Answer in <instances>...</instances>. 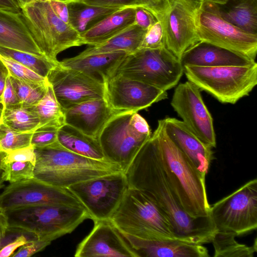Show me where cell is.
Segmentation results:
<instances>
[{
    "label": "cell",
    "mask_w": 257,
    "mask_h": 257,
    "mask_svg": "<svg viewBox=\"0 0 257 257\" xmlns=\"http://www.w3.org/2000/svg\"><path fill=\"white\" fill-rule=\"evenodd\" d=\"M42 205L83 207L68 188L56 187L34 177L10 183L0 194V207L5 210Z\"/></svg>",
    "instance_id": "14"
},
{
    "label": "cell",
    "mask_w": 257,
    "mask_h": 257,
    "mask_svg": "<svg viewBox=\"0 0 257 257\" xmlns=\"http://www.w3.org/2000/svg\"><path fill=\"white\" fill-rule=\"evenodd\" d=\"M2 113H3V106L1 104H0V123L2 122Z\"/></svg>",
    "instance_id": "55"
},
{
    "label": "cell",
    "mask_w": 257,
    "mask_h": 257,
    "mask_svg": "<svg viewBox=\"0 0 257 257\" xmlns=\"http://www.w3.org/2000/svg\"><path fill=\"white\" fill-rule=\"evenodd\" d=\"M9 75V73L7 68L0 59V104H1L6 81Z\"/></svg>",
    "instance_id": "48"
},
{
    "label": "cell",
    "mask_w": 257,
    "mask_h": 257,
    "mask_svg": "<svg viewBox=\"0 0 257 257\" xmlns=\"http://www.w3.org/2000/svg\"><path fill=\"white\" fill-rule=\"evenodd\" d=\"M165 48L162 27L157 21L147 30L139 49L157 50Z\"/></svg>",
    "instance_id": "38"
},
{
    "label": "cell",
    "mask_w": 257,
    "mask_h": 257,
    "mask_svg": "<svg viewBox=\"0 0 257 257\" xmlns=\"http://www.w3.org/2000/svg\"><path fill=\"white\" fill-rule=\"evenodd\" d=\"M67 3L69 24L79 35L88 30L105 17L121 9L98 7L77 1H72Z\"/></svg>",
    "instance_id": "29"
},
{
    "label": "cell",
    "mask_w": 257,
    "mask_h": 257,
    "mask_svg": "<svg viewBox=\"0 0 257 257\" xmlns=\"http://www.w3.org/2000/svg\"><path fill=\"white\" fill-rule=\"evenodd\" d=\"M0 55L11 59L46 78L50 71L59 62H54L46 57L0 46Z\"/></svg>",
    "instance_id": "33"
},
{
    "label": "cell",
    "mask_w": 257,
    "mask_h": 257,
    "mask_svg": "<svg viewBox=\"0 0 257 257\" xmlns=\"http://www.w3.org/2000/svg\"><path fill=\"white\" fill-rule=\"evenodd\" d=\"M200 42L209 43L254 60L257 35L247 33L224 20L215 4L204 1L200 15Z\"/></svg>",
    "instance_id": "13"
},
{
    "label": "cell",
    "mask_w": 257,
    "mask_h": 257,
    "mask_svg": "<svg viewBox=\"0 0 257 257\" xmlns=\"http://www.w3.org/2000/svg\"><path fill=\"white\" fill-rule=\"evenodd\" d=\"M153 135L159 160L168 182L180 205L194 218L209 217L205 176L175 145L167 134L163 119Z\"/></svg>",
    "instance_id": "2"
},
{
    "label": "cell",
    "mask_w": 257,
    "mask_h": 257,
    "mask_svg": "<svg viewBox=\"0 0 257 257\" xmlns=\"http://www.w3.org/2000/svg\"><path fill=\"white\" fill-rule=\"evenodd\" d=\"M9 230V219L5 209L0 207V240L7 235Z\"/></svg>",
    "instance_id": "47"
},
{
    "label": "cell",
    "mask_w": 257,
    "mask_h": 257,
    "mask_svg": "<svg viewBox=\"0 0 257 257\" xmlns=\"http://www.w3.org/2000/svg\"><path fill=\"white\" fill-rule=\"evenodd\" d=\"M9 75L12 84L22 103L28 106L36 105L45 95L48 84L47 80L42 83L28 82Z\"/></svg>",
    "instance_id": "34"
},
{
    "label": "cell",
    "mask_w": 257,
    "mask_h": 257,
    "mask_svg": "<svg viewBox=\"0 0 257 257\" xmlns=\"http://www.w3.org/2000/svg\"><path fill=\"white\" fill-rule=\"evenodd\" d=\"M135 24V7L118 10L80 35L82 45H100Z\"/></svg>",
    "instance_id": "25"
},
{
    "label": "cell",
    "mask_w": 257,
    "mask_h": 257,
    "mask_svg": "<svg viewBox=\"0 0 257 257\" xmlns=\"http://www.w3.org/2000/svg\"><path fill=\"white\" fill-rule=\"evenodd\" d=\"M204 1L209 2H211V3H212L214 4H219V5L223 4L227 1V0H204Z\"/></svg>",
    "instance_id": "54"
},
{
    "label": "cell",
    "mask_w": 257,
    "mask_h": 257,
    "mask_svg": "<svg viewBox=\"0 0 257 257\" xmlns=\"http://www.w3.org/2000/svg\"><path fill=\"white\" fill-rule=\"evenodd\" d=\"M51 242L39 239L29 240L19 248V249L12 255L13 257H30L36 253L42 251Z\"/></svg>",
    "instance_id": "40"
},
{
    "label": "cell",
    "mask_w": 257,
    "mask_h": 257,
    "mask_svg": "<svg viewBox=\"0 0 257 257\" xmlns=\"http://www.w3.org/2000/svg\"><path fill=\"white\" fill-rule=\"evenodd\" d=\"M47 80L63 109L96 98H105V83L82 71L66 68L58 63Z\"/></svg>",
    "instance_id": "16"
},
{
    "label": "cell",
    "mask_w": 257,
    "mask_h": 257,
    "mask_svg": "<svg viewBox=\"0 0 257 257\" xmlns=\"http://www.w3.org/2000/svg\"><path fill=\"white\" fill-rule=\"evenodd\" d=\"M21 103L12 84L10 75L8 76L2 95L3 107Z\"/></svg>",
    "instance_id": "44"
},
{
    "label": "cell",
    "mask_w": 257,
    "mask_h": 257,
    "mask_svg": "<svg viewBox=\"0 0 257 257\" xmlns=\"http://www.w3.org/2000/svg\"><path fill=\"white\" fill-rule=\"evenodd\" d=\"M151 135L146 119L138 112L130 111L112 117L98 140L106 160L118 165L124 172Z\"/></svg>",
    "instance_id": "8"
},
{
    "label": "cell",
    "mask_w": 257,
    "mask_h": 257,
    "mask_svg": "<svg viewBox=\"0 0 257 257\" xmlns=\"http://www.w3.org/2000/svg\"><path fill=\"white\" fill-rule=\"evenodd\" d=\"M93 221L92 230L78 244L75 257H138L110 220Z\"/></svg>",
    "instance_id": "18"
},
{
    "label": "cell",
    "mask_w": 257,
    "mask_h": 257,
    "mask_svg": "<svg viewBox=\"0 0 257 257\" xmlns=\"http://www.w3.org/2000/svg\"><path fill=\"white\" fill-rule=\"evenodd\" d=\"M128 54L117 51L75 56L59 63L63 67L82 71L105 83L113 76L117 68Z\"/></svg>",
    "instance_id": "24"
},
{
    "label": "cell",
    "mask_w": 257,
    "mask_h": 257,
    "mask_svg": "<svg viewBox=\"0 0 257 257\" xmlns=\"http://www.w3.org/2000/svg\"><path fill=\"white\" fill-rule=\"evenodd\" d=\"M146 31L135 24L105 42L88 47L76 56L117 51L134 53L139 50Z\"/></svg>",
    "instance_id": "28"
},
{
    "label": "cell",
    "mask_w": 257,
    "mask_h": 257,
    "mask_svg": "<svg viewBox=\"0 0 257 257\" xmlns=\"http://www.w3.org/2000/svg\"><path fill=\"white\" fill-rule=\"evenodd\" d=\"M16 233L17 232L8 231L6 236L0 240V249L18 235V234Z\"/></svg>",
    "instance_id": "51"
},
{
    "label": "cell",
    "mask_w": 257,
    "mask_h": 257,
    "mask_svg": "<svg viewBox=\"0 0 257 257\" xmlns=\"http://www.w3.org/2000/svg\"><path fill=\"white\" fill-rule=\"evenodd\" d=\"M13 161H30L35 164L36 156L34 148L31 145L7 152L3 161L8 162Z\"/></svg>",
    "instance_id": "42"
},
{
    "label": "cell",
    "mask_w": 257,
    "mask_h": 257,
    "mask_svg": "<svg viewBox=\"0 0 257 257\" xmlns=\"http://www.w3.org/2000/svg\"><path fill=\"white\" fill-rule=\"evenodd\" d=\"M59 128L53 127H41L33 134L31 145L34 148H43L50 146L58 142Z\"/></svg>",
    "instance_id": "39"
},
{
    "label": "cell",
    "mask_w": 257,
    "mask_h": 257,
    "mask_svg": "<svg viewBox=\"0 0 257 257\" xmlns=\"http://www.w3.org/2000/svg\"><path fill=\"white\" fill-rule=\"evenodd\" d=\"M93 6L110 8H124L141 6L137 0H75Z\"/></svg>",
    "instance_id": "41"
},
{
    "label": "cell",
    "mask_w": 257,
    "mask_h": 257,
    "mask_svg": "<svg viewBox=\"0 0 257 257\" xmlns=\"http://www.w3.org/2000/svg\"><path fill=\"white\" fill-rule=\"evenodd\" d=\"M61 1H62L64 2H66V3H68V2H69L70 1H72V0H61Z\"/></svg>",
    "instance_id": "56"
},
{
    "label": "cell",
    "mask_w": 257,
    "mask_h": 257,
    "mask_svg": "<svg viewBox=\"0 0 257 257\" xmlns=\"http://www.w3.org/2000/svg\"><path fill=\"white\" fill-rule=\"evenodd\" d=\"M188 81L223 103L235 104L257 84V63L243 66H183Z\"/></svg>",
    "instance_id": "7"
},
{
    "label": "cell",
    "mask_w": 257,
    "mask_h": 257,
    "mask_svg": "<svg viewBox=\"0 0 257 257\" xmlns=\"http://www.w3.org/2000/svg\"><path fill=\"white\" fill-rule=\"evenodd\" d=\"M49 1L56 15L64 22L69 24L67 3L61 0H49Z\"/></svg>",
    "instance_id": "46"
},
{
    "label": "cell",
    "mask_w": 257,
    "mask_h": 257,
    "mask_svg": "<svg viewBox=\"0 0 257 257\" xmlns=\"http://www.w3.org/2000/svg\"><path fill=\"white\" fill-rule=\"evenodd\" d=\"M167 98L166 90L120 75L105 83V99L111 108L120 111L138 112Z\"/></svg>",
    "instance_id": "17"
},
{
    "label": "cell",
    "mask_w": 257,
    "mask_h": 257,
    "mask_svg": "<svg viewBox=\"0 0 257 257\" xmlns=\"http://www.w3.org/2000/svg\"><path fill=\"white\" fill-rule=\"evenodd\" d=\"M128 188L120 171L82 181L68 187L93 221L110 220Z\"/></svg>",
    "instance_id": "12"
},
{
    "label": "cell",
    "mask_w": 257,
    "mask_h": 257,
    "mask_svg": "<svg viewBox=\"0 0 257 257\" xmlns=\"http://www.w3.org/2000/svg\"><path fill=\"white\" fill-rule=\"evenodd\" d=\"M157 20L147 9L141 6L135 7V24L147 30Z\"/></svg>",
    "instance_id": "43"
},
{
    "label": "cell",
    "mask_w": 257,
    "mask_h": 257,
    "mask_svg": "<svg viewBox=\"0 0 257 257\" xmlns=\"http://www.w3.org/2000/svg\"><path fill=\"white\" fill-rule=\"evenodd\" d=\"M28 240L23 234L18 235L13 240L0 249V257L12 256L15 250L26 243Z\"/></svg>",
    "instance_id": "45"
},
{
    "label": "cell",
    "mask_w": 257,
    "mask_h": 257,
    "mask_svg": "<svg viewBox=\"0 0 257 257\" xmlns=\"http://www.w3.org/2000/svg\"><path fill=\"white\" fill-rule=\"evenodd\" d=\"M180 61L183 66L201 67L243 66L255 62L225 49L201 42L188 49Z\"/></svg>",
    "instance_id": "23"
},
{
    "label": "cell",
    "mask_w": 257,
    "mask_h": 257,
    "mask_svg": "<svg viewBox=\"0 0 257 257\" xmlns=\"http://www.w3.org/2000/svg\"><path fill=\"white\" fill-rule=\"evenodd\" d=\"M110 220L120 233L138 238L182 241L157 204L136 189L128 188Z\"/></svg>",
    "instance_id": "4"
},
{
    "label": "cell",
    "mask_w": 257,
    "mask_h": 257,
    "mask_svg": "<svg viewBox=\"0 0 257 257\" xmlns=\"http://www.w3.org/2000/svg\"><path fill=\"white\" fill-rule=\"evenodd\" d=\"M201 90L188 81L176 87L171 104L182 121L199 139L216 146L213 120L201 95Z\"/></svg>",
    "instance_id": "15"
},
{
    "label": "cell",
    "mask_w": 257,
    "mask_h": 257,
    "mask_svg": "<svg viewBox=\"0 0 257 257\" xmlns=\"http://www.w3.org/2000/svg\"><path fill=\"white\" fill-rule=\"evenodd\" d=\"M183 73L180 60L165 48L139 49L128 54L113 76L120 75L167 91L177 85Z\"/></svg>",
    "instance_id": "10"
},
{
    "label": "cell",
    "mask_w": 257,
    "mask_h": 257,
    "mask_svg": "<svg viewBox=\"0 0 257 257\" xmlns=\"http://www.w3.org/2000/svg\"><path fill=\"white\" fill-rule=\"evenodd\" d=\"M204 0H161L146 9L162 29L165 47L180 60L183 54L200 42L198 26Z\"/></svg>",
    "instance_id": "6"
},
{
    "label": "cell",
    "mask_w": 257,
    "mask_h": 257,
    "mask_svg": "<svg viewBox=\"0 0 257 257\" xmlns=\"http://www.w3.org/2000/svg\"><path fill=\"white\" fill-rule=\"evenodd\" d=\"M23 19L44 55L57 62L60 52L82 45L80 35L55 13L49 0H39L21 8Z\"/></svg>",
    "instance_id": "9"
},
{
    "label": "cell",
    "mask_w": 257,
    "mask_h": 257,
    "mask_svg": "<svg viewBox=\"0 0 257 257\" xmlns=\"http://www.w3.org/2000/svg\"><path fill=\"white\" fill-rule=\"evenodd\" d=\"M0 59L7 68L9 74L19 80L37 83H42L47 81L46 78L11 59L0 55Z\"/></svg>",
    "instance_id": "37"
},
{
    "label": "cell",
    "mask_w": 257,
    "mask_h": 257,
    "mask_svg": "<svg viewBox=\"0 0 257 257\" xmlns=\"http://www.w3.org/2000/svg\"><path fill=\"white\" fill-rule=\"evenodd\" d=\"M40 119L38 127H53L59 128L65 123L64 112L57 101L50 84H48L46 92L36 105H32Z\"/></svg>",
    "instance_id": "32"
},
{
    "label": "cell",
    "mask_w": 257,
    "mask_h": 257,
    "mask_svg": "<svg viewBox=\"0 0 257 257\" xmlns=\"http://www.w3.org/2000/svg\"><path fill=\"white\" fill-rule=\"evenodd\" d=\"M236 235L231 232L218 231L214 234L211 243L214 257H253L257 251L256 239L251 246L238 242Z\"/></svg>",
    "instance_id": "31"
},
{
    "label": "cell",
    "mask_w": 257,
    "mask_h": 257,
    "mask_svg": "<svg viewBox=\"0 0 257 257\" xmlns=\"http://www.w3.org/2000/svg\"><path fill=\"white\" fill-rule=\"evenodd\" d=\"M7 153L0 151V188L4 185V182L6 181V172L3 164V160Z\"/></svg>",
    "instance_id": "50"
},
{
    "label": "cell",
    "mask_w": 257,
    "mask_h": 257,
    "mask_svg": "<svg viewBox=\"0 0 257 257\" xmlns=\"http://www.w3.org/2000/svg\"><path fill=\"white\" fill-rule=\"evenodd\" d=\"M209 216L216 231L236 236L257 227V179L251 180L210 206Z\"/></svg>",
    "instance_id": "11"
},
{
    "label": "cell",
    "mask_w": 257,
    "mask_h": 257,
    "mask_svg": "<svg viewBox=\"0 0 257 257\" xmlns=\"http://www.w3.org/2000/svg\"><path fill=\"white\" fill-rule=\"evenodd\" d=\"M33 134L17 132L0 123V151L7 153L31 146Z\"/></svg>",
    "instance_id": "35"
},
{
    "label": "cell",
    "mask_w": 257,
    "mask_h": 257,
    "mask_svg": "<svg viewBox=\"0 0 257 257\" xmlns=\"http://www.w3.org/2000/svg\"><path fill=\"white\" fill-rule=\"evenodd\" d=\"M2 122L17 132L28 133L38 128L40 119L32 106L20 103L3 107Z\"/></svg>",
    "instance_id": "30"
},
{
    "label": "cell",
    "mask_w": 257,
    "mask_h": 257,
    "mask_svg": "<svg viewBox=\"0 0 257 257\" xmlns=\"http://www.w3.org/2000/svg\"><path fill=\"white\" fill-rule=\"evenodd\" d=\"M34 177L50 185L67 188L70 185L122 171L117 164L99 161L71 152L57 142L43 148H34Z\"/></svg>",
    "instance_id": "3"
},
{
    "label": "cell",
    "mask_w": 257,
    "mask_h": 257,
    "mask_svg": "<svg viewBox=\"0 0 257 257\" xmlns=\"http://www.w3.org/2000/svg\"><path fill=\"white\" fill-rule=\"evenodd\" d=\"M163 120L171 139L206 176L213 159V148L199 139L182 120L170 117Z\"/></svg>",
    "instance_id": "20"
},
{
    "label": "cell",
    "mask_w": 257,
    "mask_h": 257,
    "mask_svg": "<svg viewBox=\"0 0 257 257\" xmlns=\"http://www.w3.org/2000/svg\"><path fill=\"white\" fill-rule=\"evenodd\" d=\"M138 257H208L202 244L179 240L146 239L120 233Z\"/></svg>",
    "instance_id": "21"
},
{
    "label": "cell",
    "mask_w": 257,
    "mask_h": 257,
    "mask_svg": "<svg viewBox=\"0 0 257 257\" xmlns=\"http://www.w3.org/2000/svg\"><path fill=\"white\" fill-rule=\"evenodd\" d=\"M72 1H75V0H72Z\"/></svg>",
    "instance_id": "57"
},
{
    "label": "cell",
    "mask_w": 257,
    "mask_h": 257,
    "mask_svg": "<svg viewBox=\"0 0 257 257\" xmlns=\"http://www.w3.org/2000/svg\"><path fill=\"white\" fill-rule=\"evenodd\" d=\"M9 231L31 233L52 242L71 233L85 220L91 219L84 207L42 205L6 210Z\"/></svg>",
    "instance_id": "5"
},
{
    "label": "cell",
    "mask_w": 257,
    "mask_h": 257,
    "mask_svg": "<svg viewBox=\"0 0 257 257\" xmlns=\"http://www.w3.org/2000/svg\"><path fill=\"white\" fill-rule=\"evenodd\" d=\"M216 5L224 20L247 33L257 35V0H227L223 4Z\"/></svg>",
    "instance_id": "27"
},
{
    "label": "cell",
    "mask_w": 257,
    "mask_h": 257,
    "mask_svg": "<svg viewBox=\"0 0 257 257\" xmlns=\"http://www.w3.org/2000/svg\"><path fill=\"white\" fill-rule=\"evenodd\" d=\"M58 142L67 150L99 161H106L98 139L64 124L58 131Z\"/></svg>",
    "instance_id": "26"
},
{
    "label": "cell",
    "mask_w": 257,
    "mask_h": 257,
    "mask_svg": "<svg viewBox=\"0 0 257 257\" xmlns=\"http://www.w3.org/2000/svg\"><path fill=\"white\" fill-rule=\"evenodd\" d=\"M0 10L21 12V9L15 0H0Z\"/></svg>",
    "instance_id": "49"
},
{
    "label": "cell",
    "mask_w": 257,
    "mask_h": 257,
    "mask_svg": "<svg viewBox=\"0 0 257 257\" xmlns=\"http://www.w3.org/2000/svg\"><path fill=\"white\" fill-rule=\"evenodd\" d=\"M6 181L10 183L34 178L35 164L30 161H13L4 162Z\"/></svg>",
    "instance_id": "36"
},
{
    "label": "cell",
    "mask_w": 257,
    "mask_h": 257,
    "mask_svg": "<svg viewBox=\"0 0 257 257\" xmlns=\"http://www.w3.org/2000/svg\"><path fill=\"white\" fill-rule=\"evenodd\" d=\"M0 46L45 57L37 45L21 12L0 10Z\"/></svg>",
    "instance_id": "22"
},
{
    "label": "cell",
    "mask_w": 257,
    "mask_h": 257,
    "mask_svg": "<svg viewBox=\"0 0 257 257\" xmlns=\"http://www.w3.org/2000/svg\"><path fill=\"white\" fill-rule=\"evenodd\" d=\"M20 8L39 0H15Z\"/></svg>",
    "instance_id": "53"
},
{
    "label": "cell",
    "mask_w": 257,
    "mask_h": 257,
    "mask_svg": "<svg viewBox=\"0 0 257 257\" xmlns=\"http://www.w3.org/2000/svg\"><path fill=\"white\" fill-rule=\"evenodd\" d=\"M124 173L128 188L139 190L151 198L168 217L182 241L199 244L211 242L217 231L210 217L194 218L182 208L162 169L153 134Z\"/></svg>",
    "instance_id": "1"
},
{
    "label": "cell",
    "mask_w": 257,
    "mask_h": 257,
    "mask_svg": "<svg viewBox=\"0 0 257 257\" xmlns=\"http://www.w3.org/2000/svg\"><path fill=\"white\" fill-rule=\"evenodd\" d=\"M63 111L65 124L96 139L107 122L123 112L111 108L104 98L85 101Z\"/></svg>",
    "instance_id": "19"
},
{
    "label": "cell",
    "mask_w": 257,
    "mask_h": 257,
    "mask_svg": "<svg viewBox=\"0 0 257 257\" xmlns=\"http://www.w3.org/2000/svg\"><path fill=\"white\" fill-rule=\"evenodd\" d=\"M141 7L145 9L154 7L157 5L161 0H137Z\"/></svg>",
    "instance_id": "52"
}]
</instances>
